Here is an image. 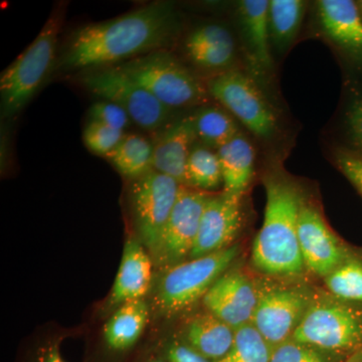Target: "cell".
Instances as JSON below:
<instances>
[{"label":"cell","mask_w":362,"mask_h":362,"mask_svg":"<svg viewBox=\"0 0 362 362\" xmlns=\"http://www.w3.org/2000/svg\"><path fill=\"white\" fill-rule=\"evenodd\" d=\"M242 197L211 194L202 213L189 259L199 258L233 246L243 223Z\"/></svg>","instance_id":"4fadbf2b"},{"label":"cell","mask_w":362,"mask_h":362,"mask_svg":"<svg viewBox=\"0 0 362 362\" xmlns=\"http://www.w3.org/2000/svg\"><path fill=\"white\" fill-rule=\"evenodd\" d=\"M298 240L305 268L325 278L349 255L313 202L303 199L298 216Z\"/></svg>","instance_id":"7c38bea8"},{"label":"cell","mask_w":362,"mask_h":362,"mask_svg":"<svg viewBox=\"0 0 362 362\" xmlns=\"http://www.w3.org/2000/svg\"><path fill=\"white\" fill-rule=\"evenodd\" d=\"M334 158L338 169L362 195V157L352 150L342 149Z\"/></svg>","instance_id":"d6a6232c"},{"label":"cell","mask_w":362,"mask_h":362,"mask_svg":"<svg viewBox=\"0 0 362 362\" xmlns=\"http://www.w3.org/2000/svg\"><path fill=\"white\" fill-rule=\"evenodd\" d=\"M40 362H66L62 356L58 345H51L45 350Z\"/></svg>","instance_id":"e575fe53"},{"label":"cell","mask_w":362,"mask_h":362,"mask_svg":"<svg viewBox=\"0 0 362 362\" xmlns=\"http://www.w3.org/2000/svg\"><path fill=\"white\" fill-rule=\"evenodd\" d=\"M344 362H362V347L350 354Z\"/></svg>","instance_id":"d590c367"},{"label":"cell","mask_w":362,"mask_h":362,"mask_svg":"<svg viewBox=\"0 0 362 362\" xmlns=\"http://www.w3.org/2000/svg\"><path fill=\"white\" fill-rule=\"evenodd\" d=\"M273 350L252 324L249 323L235 330L232 349L216 362H270Z\"/></svg>","instance_id":"83f0119b"},{"label":"cell","mask_w":362,"mask_h":362,"mask_svg":"<svg viewBox=\"0 0 362 362\" xmlns=\"http://www.w3.org/2000/svg\"><path fill=\"white\" fill-rule=\"evenodd\" d=\"M192 118L197 140L209 148L218 149L240 134L235 119L221 107H204Z\"/></svg>","instance_id":"cb8c5ba5"},{"label":"cell","mask_w":362,"mask_h":362,"mask_svg":"<svg viewBox=\"0 0 362 362\" xmlns=\"http://www.w3.org/2000/svg\"><path fill=\"white\" fill-rule=\"evenodd\" d=\"M291 339L350 356L362 347V305L333 296L312 299Z\"/></svg>","instance_id":"8992f818"},{"label":"cell","mask_w":362,"mask_h":362,"mask_svg":"<svg viewBox=\"0 0 362 362\" xmlns=\"http://www.w3.org/2000/svg\"><path fill=\"white\" fill-rule=\"evenodd\" d=\"M187 56L195 66L211 71H225L235 57V40L226 26L207 23L187 35Z\"/></svg>","instance_id":"ac0fdd59"},{"label":"cell","mask_w":362,"mask_h":362,"mask_svg":"<svg viewBox=\"0 0 362 362\" xmlns=\"http://www.w3.org/2000/svg\"><path fill=\"white\" fill-rule=\"evenodd\" d=\"M240 250V246L235 245L165 269L156 290V304L159 310L175 315L204 299L214 283L239 257Z\"/></svg>","instance_id":"5b68a950"},{"label":"cell","mask_w":362,"mask_h":362,"mask_svg":"<svg viewBox=\"0 0 362 362\" xmlns=\"http://www.w3.org/2000/svg\"><path fill=\"white\" fill-rule=\"evenodd\" d=\"M265 188V214L252 244V265L265 275H301L305 266L298 240V216L303 195L294 182L281 175L266 178Z\"/></svg>","instance_id":"7a4b0ae2"},{"label":"cell","mask_w":362,"mask_h":362,"mask_svg":"<svg viewBox=\"0 0 362 362\" xmlns=\"http://www.w3.org/2000/svg\"><path fill=\"white\" fill-rule=\"evenodd\" d=\"M117 66L171 110L202 106L211 97L206 85L166 49Z\"/></svg>","instance_id":"277c9868"},{"label":"cell","mask_w":362,"mask_h":362,"mask_svg":"<svg viewBox=\"0 0 362 362\" xmlns=\"http://www.w3.org/2000/svg\"><path fill=\"white\" fill-rule=\"evenodd\" d=\"M124 135V131L90 120L83 132V140L90 152L106 157L122 140Z\"/></svg>","instance_id":"f546056e"},{"label":"cell","mask_w":362,"mask_h":362,"mask_svg":"<svg viewBox=\"0 0 362 362\" xmlns=\"http://www.w3.org/2000/svg\"><path fill=\"white\" fill-rule=\"evenodd\" d=\"M168 362H214L197 354L185 343L175 342L166 350Z\"/></svg>","instance_id":"836d02e7"},{"label":"cell","mask_w":362,"mask_h":362,"mask_svg":"<svg viewBox=\"0 0 362 362\" xmlns=\"http://www.w3.org/2000/svg\"><path fill=\"white\" fill-rule=\"evenodd\" d=\"M357 4H358L359 9H361V14H362V0H361V1L357 2Z\"/></svg>","instance_id":"8d00e7d4"},{"label":"cell","mask_w":362,"mask_h":362,"mask_svg":"<svg viewBox=\"0 0 362 362\" xmlns=\"http://www.w3.org/2000/svg\"><path fill=\"white\" fill-rule=\"evenodd\" d=\"M223 173V192L242 197L251 183L255 168V149L240 134L216 150Z\"/></svg>","instance_id":"44dd1931"},{"label":"cell","mask_w":362,"mask_h":362,"mask_svg":"<svg viewBox=\"0 0 362 362\" xmlns=\"http://www.w3.org/2000/svg\"><path fill=\"white\" fill-rule=\"evenodd\" d=\"M317 16L326 37L343 51L362 59V14L351 0H320Z\"/></svg>","instance_id":"e0dca14e"},{"label":"cell","mask_w":362,"mask_h":362,"mask_svg":"<svg viewBox=\"0 0 362 362\" xmlns=\"http://www.w3.org/2000/svg\"><path fill=\"white\" fill-rule=\"evenodd\" d=\"M259 296L246 274L228 271L214 283L202 302L207 312L238 330L252 322Z\"/></svg>","instance_id":"5bb4252c"},{"label":"cell","mask_w":362,"mask_h":362,"mask_svg":"<svg viewBox=\"0 0 362 362\" xmlns=\"http://www.w3.org/2000/svg\"><path fill=\"white\" fill-rule=\"evenodd\" d=\"M148 320V305L144 300L121 305L104 325L105 342L115 351H125L140 339Z\"/></svg>","instance_id":"7402d4cb"},{"label":"cell","mask_w":362,"mask_h":362,"mask_svg":"<svg viewBox=\"0 0 362 362\" xmlns=\"http://www.w3.org/2000/svg\"><path fill=\"white\" fill-rule=\"evenodd\" d=\"M209 192L181 185L153 263L163 269L189 259Z\"/></svg>","instance_id":"30bf717a"},{"label":"cell","mask_w":362,"mask_h":362,"mask_svg":"<svg viewBox=\"0 0 362 362\" xmlns=\"http://www.w3.org/2000/svg\"><path fill=\"white\" fill-rule=\"evenodd\" d=\"M345 124L350 142L356 152L362 157V95L350 100L345 111Z\"/></svg>","instance_id":"1f68e13d"},{"label":"cell","mask_w":362,"mask_h":362,"mask_svg":"<svg viewBox=\"0 0 362 362\" xmlns=\"http://www.w3.org/2000/svg\"><path fill=\"white\" fill-rule=\"evenodd\" d=\"M214 98L252 134L269 139L278 129V119L271 104L261 90L245 74L239 71H220L206 83Z\"/></svg>","instance_id":"9c48e42d"},{"label":"cell","mask_w":362,"mask_h":362,"mask_svg":"<svg viewBox=\"0 0 362 362\" xmlns=\"http://www.w3.org/2000/svg\"><path fill=\"white\" fill-rule=\"evenodd\" d=\"M149 362H163V361H149Z\"/></svg>","instance_id":"74e56055"},{"label":"cell","mask_w":362,"mask_h":362,"mask_svg":"<svg viewBox=\"0 0 362 362\" xmlns=\"http://www.w3.org/2000/svg\"><path fill=\"white\" fill-rule=\"evenodd\" d=\"M240 23L252 65L261 71L272 68L269 1L243 0L238 6Z\"/></svg>","instance_id":"ffe728a7"},{"label":"cell","mask_w":362,"mask_h":362,"mask_svg":"<svg viewBox=\"0 0 362 362\" xmlns=\"http://www.w3.org/2000/svg\"><path fill=\"white\" fill-rule=\"evenodd\" d=\"M197 141L192 115L173 121L156 134L153 169L187 187V165Z\"/></svg>","instance_id":"9a60e30c"},{"label":"cell","mask_w":362,"mask_h":362,"mask_svg":"<svg viewBox=\"0 0 362 362\" xmlns=\"http://www.w3.org/2000/svg\"><path fill=\"white\" fill-rule=\"evenodd\" d=\"M153 259L140 240H127L109 304L119 307L128 302L143 300L151 287Z\"/></svg>","instance_id":"2e32d148"},{"label":"cell","mask_w":362,"mask_h":362,"mask_svg":"<svg viewBox=\"0 0 362 362\" xmlns=\"http://www.w3.org/2000/svg\"><path fill=\"white\" fill-rule=\"evenodd\" d=\"M187 187L202 192L218 189L223 185L218 153L204 144L192 147L187 165Z\"/></svg>","instance_id":"484cf974"},{"label":"cell","mask_w":362,"mask_h":362,"mask_svg":"<svg viewBox=\"0 0 362 362\" xmlns=\"http://www.w3.org/2000/svg\"><path fill=\"white\" fill-rule=\"evenodd\" d=\"M181 185L173 178L152 169L131 180L129 201L138 238L153 259Z\"/></svg>","instance_id":"ba28073f"},{"label":"cell","mask_w":362,"mask_h":362,"mask_svg":"<svg viewBox=\"0 0 362 362\" xmlns=\"http://www.w3.org/2000/svg\"><path fill=\"white\" fill-rule=\"evenodd\" d=\"M306 4L302 0H271L269 1V23L271 39L281 49L296 37L303 21Z\"/></svg>","instance_id":"d4e9b609"},{"label":"cell","mask_w":362,"mask_h":362,"mask_svg":"<svg viewBox=\"0 0 362 362\" xmlns=\"http://www.w3.org/2000/svg\"><path fill=\"white\" fill-rule=\"evenodd\" d=\"M82 85L95 96L118 105L142 129L156 134L173 122V110L117 66L88 71Z\"/></svg>","instance_id":"52a82bcc"},{"label":"cell","mask_w":362,"mask_h":362,"mask_svg":"<svg viewBox=\"0 0 362 362\" xmlns=\"http://www.w3.org/2000/svg\"><path fill=\"white\" fill-rule=\"evenodd\" d=\"M65 13L64 6L54 9L32 44L2 71L0 76L2 115L13 116L23 110L49 75L56 58Z\"/></svg>","instance_id":"3957f363"},{"label":"cell","mask_w":362,"mask_h":362,"mask_svg":"<svg viewBox=\"0 0 362 362\" xmlns=\"http://www.w3.org/2000/svg\"><path fill=\"white\" fill-rule=\"evenodd\" d=\"M89 115L90 121H96L117 130L125 131L130 125L129 115L118 105L105 100L93 104Z\"/></svg>","instance_id":"4dcf8cb0"},{"label":"cell","mask_w":362,"mask_h":362,"mask_svg":"<svg viewBox=\"0 0 362 362\" xmlns=\"http://www.w3.org/2000/svg\"><path fill=\"white\" fill-rule=\"evenodd\" d=\"M177 13L156 1L110 20L90 23L71 35L62 58L66 71H92L120 65L166 49L178 30Z\"/></svg>","instance_id":"6da1fadb"},{"label":"cell","mask_w":362,"mask_h":362,"mask_svg":"<svg viewBox=\"0 0 362 362\" xmlns=\"http://www.w3.org/2000/svg\"><path fill=\"white\" fill-rule=\"evenodd\" d=\"M333 297L350 303L362 305V262L349 257L324 278Z\"/></svg>","instance_id":"4316f807"},{"label":"cell","mask_w":362,"mask_h":362,"mask_svg":"<svg viewBox=\"0 0 362 362\" xmlns=\"http://www.w3.org/2000/svg\"><path fill=\"white\" fill-rule=\"evenodd\" d=\"M106 158L124 177L137 180L153 169V143L142 135L125 134Z\"/></svg>","instance_id":"603a6c76"},{"label":"cell","mask_w":362,"mask_h":362,"mask_svg":"<svg viewBox=\"0 0 362 362\" xmlns=\"http://www.w3.org/2000/svg\"><path fill=\"white\" fill-rule=\"evenodd\" d=\"M312 302L311 295L293 288L259 294L252 324L272 349L291 339Z\"/></svg>","instance_id":"8fae6325"},{"label":"cell","mask_w":362,"mask_h":362,"mask_svg":"<svg viewBox=\"0 0 362 362\" xmlns=\"http://www.w3.org/2000/svg\"><path fill=\"white\" fill-rule=\"evenodd\" d=\"M349 356L289 339L273 350L270 362H344Z\"/></svg>","instance_id":"f1b7e54d"},{"label":"cell","mask_w":362,"mask_h":362,"mask_svg":"<svg viewBox=\"0 0 362 362\" xmlns=\"http://www.w3.org/2000/svg\"><path fill=\"white\" fill-rule=\"evenodd\" d=\"M183 343L209 361H221L235 342V330L206 312L197 314L185 324Z\"/></svg>","instance_id":"d6986e66"}]
</instances>
